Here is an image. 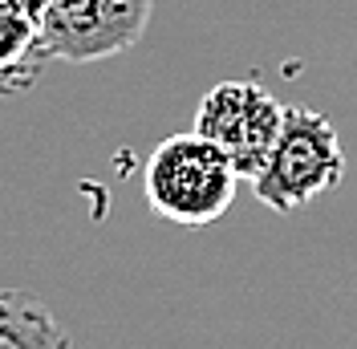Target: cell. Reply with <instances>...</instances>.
Masks as SVG:
<instances>
[{
    "label": "cell",
    "mask_w": 357,
    "mask_h": 349,
    "mask_svg": "<svg viewBox=\"0 0 357 349\" xmlns=\"http://www.w3.org/2000/svg\"><path fill=\"white\" fill-rule=\"evenodd\" d=\"M240 171L231 158L199 131L162 138L142 171V195L151 211L178 228H203L227 216L240 191Z\"/></svg>",
    "instance_id": "cell-1"
},
{
    "label": "cell",
    "mask_w": 357,
    "mask_h": 349,
    "mask_svg": "<svg viewBox=\"0 0 357 349\" xmlns=\"http://www.w3.org/2000/svg\"><path fill=\"white\" fill-rule=\"evenodd\" d=\"M341 179H345V151L337 126L309 106H289L280 138L260 174L252 179V191L264 207L289 216L317 195L333 191Z\"/></svg>",
    "instance_id": "cell-2"
},
{
    "label": "cell",
    "mask_w": 357,
    "mask_h": 349,
    "mask_svg": "<svg viewBox=\"0 0 357 349\" xmlns=\"http://www.w3.org/2000/svg\"><path fill=\"white\" fill-rule=\"evenodd\" d=\"M284 110L264 86L256 82H220L199 98L195 110V131L203 138H211L231 167L240 171V179H256L260 167L268 163V154L280 138L284 126Z\"/></svg>",
    "instance_id": "cell-3"
},
{
    "label": "cell",
    "mask_w": 357,
    "mask_h": 349,
    "mask_svg": "<svg viewBox=\"0 0 357 349\" xmlns=\"http://www.w3.org/2000/svg\"><path fill=\"white\" fill-rule=\"evenodd\" d=\"M155 0H49L41 41L57 61H102L142 41Z\"/></svg>",
    "instance_id": "cell-4"
},
{
    "label": "cell",
    "mask_w": 357,
    "mask_h": 349,
    "mask_svg": "<svg viewBox=\"0 0 357 349\" xmlns=\"http://www.w3.org/2000/svg\"><path fill=\"white\" fill-rule=\"evenodd\" d=\"M49 49L41 41V21L21 0H0V98H21L37 86Z\"/></svg>",
    "instance_id": "cell-5"
},
{
    "label": "cell",
    "mask_w": 357,
    "mask_h": 349,
    "mask_svg": "<svg viewBox=\"0 0 357 349\" xmlns=\"http://www.w3.org/2000/svg\"><path fill=\"white\" fill-rule=\"evenodd\" d=\"M0 349H69V333L37 292L0 284Z\"/></svg>",
    "instance_id": "cell-6"
},
{
    "label": "cell",
    "mask_w": 357,
    "mask_h": 349,
    "mask_svg": "<svg viewBox=\"0 0 357 349\" xmlns=\"http://www.w3.org/2000/svg\"><path fill=\"white\" fill-rule=\"evenodd\" d=\"M24 8H29V13H33V17H37V21H41L45 17V8H49V0H21Z\"/></svg>",
    "instance_id": "cell-7"
}]
</instances>
